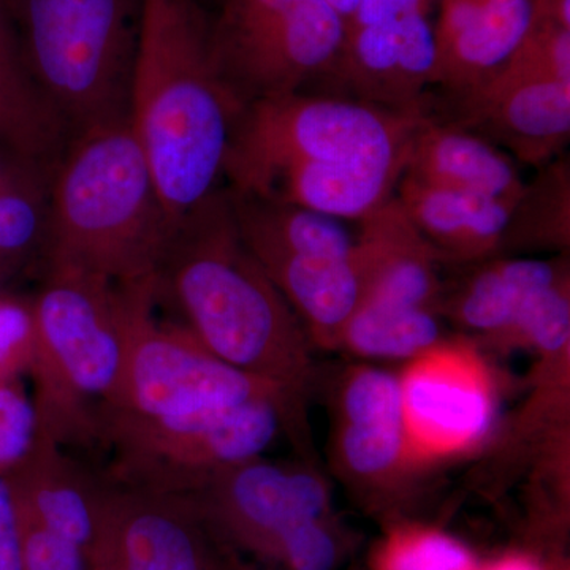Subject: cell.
Segmentation results:
<instances>
[{
	"mask_svg": "<svg viewBox=\"0 0 570 570\" xmlns=\"http://www.w3.org/2000/svg\"><path fill=\"white\" fill-rule=\"evenodd\" d=\"M14 508L88 553L111 480L40 434L28 456L7 475Z\"/></svg>",
	"mask_w": 570,
	"mask_h": 570,
	"instance_id": "cell-15",
	"label": "cell"
},
{
	"mask_svg": "<svg viewBox=\"0 0 570 570\" xmlns=\"http://www.w3.org/2000/svg\"><path fill=\"white\" fill-rule=\"evenodd\" d=\"M219 542L261 557L285 531L328 517L330 491L311 469L264 459L219 472L189 497Z\"/></svg>",
	"mask_w": 570,
	"mask_h": 570,
	"instance_id": "cell-12",
	"label": "cell"
},
{
	"mask_svg": "<svg viewBox=\"0 0 570 570\" xmlns=\"http://www.w3.org/2000/svg\"><path fill=\"white\" fill-rule=\"evenodd\" d=\"M0 284H2V281H0ZM0 295H3L2 292H0Z\"/></svg>",
	"mask_w": 570,
	"mask_h": 570,
	"instance_id": "cell-38",
	"label": "cell"
},
{
	"mask_svg": "<svg viewBox=\"0 0 570 570\" xmlns=\"http://www.w3.org/2000/svg\"><path fill=\"white\" fill-rule=\"evenodd\" d=\"M337 453L348 474L384 482L409 466L400 379L387 371L356 367L340 396Z\"/></svg>",
	"mask_w": 570,
	"mask_h": 570,
	"instance_id": "cell-17",
	"label": "cell"
},
{
	"mask_svg": "<svg viewBox=\"0 0 570 570\" xmlns=\"http://www.w3.org/2000/svg\"><path fill=\"white\" fill-rule=\"evenodd\" d=\"M426 107L392 110L296 92L236 111L224 160L228 189L365 219L393 197Z\"/></svg>",
	"mask_w": 570,
	"mask_h": 570,
	"instance_id": "cell-1",
	"label": "cell"
},
{
	"mask_svg": "<svg viewBox=\"0 0 570 570\" xmlns=\"http://www.w3.org/2000/svg\"><path fill=\"white\" fill-rule=\"evenodd\" d=\"M29 305L28 376L40 434L66 449L97 448L126 354L118 287L82 273L45 272Z\"/></svg>",
	"mask_w": 570,
	"mask_h": 570,
	"instance_id": "cell-5",
	"label": "cell"
},
{
	"mask_svg": "<svg viewBox=\"0 0 570 570\" xmlns=\"http://www.w3.org/2000/svg\"><path fill=\"white\" fill-rule=\"evenodd\" d=\"M235 115L200 0H141L130 126L175 224L219 190Z\"/></svg>",
	"mask_w": 570,
	"mask_h": 570,
	"instance_id": "cell-3",
	"label": "cell"
},
{
	"mask_svg": "<svg viewBox=\"0 0 570 570\" xmlns=\"http://www.w3.org/2000/svg\"><path fill=\"white\" fill-rule=\"evenodd\" d=\"M216 570H243V566L234 564L230 560H225L223 564H220V568Z\"/></svg>",
	"mask_w": 570,
	"mask_h": 570,
	"instance_id": "cell-37",
	"label": "cell"
},
{
	"mask_svg": "<svg viewBox=\"0 0 570 570\" xmlns=\"http://www.w3.org/2000/svg\"><path fill=\"white\" fill-rule=\"evenodd\" d=\"M404 175L513 205L527 186L508 151L459 124L441 122L433 116L415 134Z\"/></svg>",
	"mask_w": 570,
	"mask_h": 570,
	"instance_id": "cell-18",
	"label": "cell"
},
{
	"mask_svg": "<svg viewBox=\"0 0 570 570\" xmlns=\"http://www.w3.org/2000/svg\"><path fill=\"white\" fill-rule=\"evenodd\" d=\"M570 165L568 157H557L540 167L534 181L510 213L501 247L508 243H540L564 246L570 232Z\"/></svg>",
	"mask_w": 570,
	"mask_h": 570,
	"instance_id": "cell-24",
	"label": "cell"
},
{
	"mask_svg": "<svg viewBox=\"0 0 570 570\" xmlns=\"http://www.w3.org/2000/svg\"><path fill=\"white\" fill-rule=\"evenodd\" d=\"M397 204L439 257L482 261L501 250L513 204L401 176Z\"/></svg>",
	"mask_w": 570,
	"mask_h": 570,
	"instance_id": "cell-19",
	"label": "cell"
},
{
	"mask_svg": "<svg viewBox=\"0 0 570 570\" xmlns=\"http://www.w3.org/2000/svg\"><path fill=\"white\" fill-rule=\"evenodd\" d=\"M285 570H335L341 542L328 520H311L285 531L268 553Z\"/></svg>",
	"mask_w": 570,
	"mask_h": 570,
	"instance_id": "cell-29",
	"label": "cell"
},
{
	"mask_svg": "<svg viewBox=\"0 0 570 570\" xmlns=\"http://www.w3.org/2000/svg\"><path fill=\"white\" fill-rule=\"evenodd\" d=\"M69 132L26 71L0 70V146L51 179Z\"/></svg>",
	"mask_w": 570,
	"mask_h": 570,
	"instance_id": "cell-22",
	"label": "cell"
},
{
	"mask_svg": "<svg viewBox=\"0 0 570 570\" xmlns=\"http://www.w3.org/2000/svg\"><path fill=\"white\" fill-rule=\"evenodd\" d=\"M346 36V22L324 0L238 28L209 26V50L225 94L236 111L247 104L302 92L316 75L328 73Z\"/></svg>",
	"mask_w": 570,
	"mask_h": 570,
	"instance_id": "cell-9",
	"label": "cell"
},
{
	"mask_svg": "<svg viewBox=\"0 0 570 570\" xmlns=\"http://www.w3.org/2000/svg\"><path fill=\"white\" fill-rule=\"evenodd\" d=\"M32 344L33 325L29 299L0 295V382L28 374Z\"/></svg>",
	"mask_w": 570,
	"mask_h": 570,
	"instance_id": "cell-31",
	"label": "cell"
},
{
	"mask_svg": "<svg viewBox=\"0 0 570 570\" xmlns=\"http://www.w3.org/2000/svg\"><path fill=\"white\" fill-rule=\"evenodd\" d=\"M564 266L539 258H504L478 269L453 298V316L469 330L501 340L532 296L564 275Z\"/></svg>",
	"mask_w": 570,
	"mask_h": 570,
	"instance_id": "cell-21",
	"label": "cell"
},
{
	"mask_svg": "<svg viewBox=\"0 0 570 570\" xmlns=\"http://www.w3.org/2000/svg\"><path fill=\"white\" fill-rule=\"evenodd\" d=\"M45 179H28L0 189V281L43 262L48 235Z\"/></svg>",
	"mask_w": 570,
	"mask_h": 570,
	"instance_id": "cell-25",
	"label": "cell"
},
{
	"mask_svg": "<svg viewBox=\"0 0 570 570\" xmlns=\"http://www.w3.org/2000/svg\"><path fill=\"white\" fill-rule=\"evenodd\" d=\"M225 560L193 499L111 480L86 570H216Z\"/></svg>",
	"mask_w": 570,
	"mask_h": 570,
	"instance_id": "cell-11",
	"label": "cell"
},
{
	"mask_svg": "<svg viewBox=\"0 0 570 570\" xmlns=\"http://www.w3.org/2000/svg\"><path fill=\"white\" fill-rule=\"evenodd\" d=\"M433 0H360L354 18L347 22L346 29L355 26L371 24L414 11H430Z\"/></svg>",
	"mask_w": 570,
	"mask_h": 570,
	"instance_id": "cell-33",
	"label": "cell"
},
{
	"mask_svg": "<svg viewBox=\"0 0 570 570\" xmlns=\"http://www.w3.org/2000/svg\"><path fill=\"white\" fill-rule=\"evenodd\" d=\"M22 62L75 138L130 121L141 0H0Z\"/></svg>",
	"mask_w": 570,
	"mask_h": 570,
	"instance_id": "cell-6",
	"label": "cell"
},
{
	"mask_svg": "<svg viewBox=\"0 0 570 570\" xmlns=\"http://www.w3.org/2000/svg\"><path fill=\"white\" fill-rule=\"evenodd\" d=\"M255 258L305 325L307 337L325 346H337L344 326L362 302V279L355 257L335 261L264 254Z\"/></svg>",
	"mask_w": 570,
	"mask_h": 570,
	"instance_id": "cell-20",
	"label": "cell"
},
{
	"mask_svg": "<svg viewBox=\"0 0 570 570\" xmlns=\"http://www.w3.org/2000/svg\"><path fill=\"white\" fill-rule=\"evenodd\" d=\"M116 287L126 354L118 396L105 419H186L220 414L257 400L285 401L298 409L299 397L287 389L228 365L175 322L159 321L154 277Z\"/></svg>",
	"mask_w": 570,
	"mask_h": 570,
	"instance_id": "cell-7",
	"label": "cell"
},
{
	"mask_svg": "<svg viewBox=\"0 0 570 570\" xmlns=\"http://www.w3.org/2000/svg\"><path fill=\"white\" fill-rule=\"evenodd\" d=\"M296 412L285 401L257 400L186 419L110 414L99 441L110 453L105 472L122 485L190 497L225 469L261 459Z\"/></svg>",
	"mask_w": 570,
	"mask_h": 570,
	"instance_id": "cell-8",
	"label": "cell"
},
{
	"mask_svg": "<svg viewBox=\"0 0 570 570\" xmlns=\"http://www.w3.org/2000/svg\"><path fill=\"white\" fill-rule=\"evenodd\" d=\"M441 333L438 309L362 303L337 346L367 358L412 360L441 343Z\"/></svg>",
	"mask_w": 570,
	"mask_h": 570,
	"instance_id": "cell-23",
	"label": "cell"
},
{
	"mask_svg": "<svg viewBox=\"0 0 570 570\" xmlns=\"http://www.w3.org/2000/svg\"><path fill=\"white\" fill-rule=\"evenodd\" d=\"M455 124L479 134L521 164L543 167L570 137V82L502 66L489 80L456 96Z\"/></svg>",
	"mask_w": 570,
	"mask_h": 570,
	"instance_id": "cell-13",
	"label": "cell"
},
{
	"mask_svg": "<svg viewBox=\"0 0 570 570\" xmlns=\"http://www.w3.org/2000/svg\"><path fill=\"white\" fill-rule=\"evenodd\" d=\"M474 553L461 540L431 528H401L379 551L376 570H479Z\"/></svg>",
	"mask_w": 570,
	"mask_h": 570,
	"instance_id": "cell-26",
	"label": "cell"
},
{
	"mask_svg": "<svg viewBox=\"0 0 570 570\" xmlns=\"http://www.w3.org/2000/svg\"><path fill=\"white\" fill-rule=\"evenodd\" d=\"M40 436L32 396L21 379L0 382V475L7 478Z\"/></svg>",
	"mask_w": 570,
	"mask_h": 570,
	"instance_id": "cell-28",
	"label": "cell"
},
{
	"mask_svg": "<svg viewBox=\"0 0 570 570\" xmlns=\"http://www.w3.org/2000/svg\"><path fill=\"white\" fill-rule=\"evenodd\" d=\"M157 305L170 306L206 351L302 397L311 381L302 322L250 254L219 189L176 224L154 276Z\"/></svg>",
	"mask_w": 570,
	"mask_h": 570,
	"instance_id": "cell-2",
	"label": "cell"
},
{
	"mask_svg": "<svg viewBox=\"0 0 570 570\" xmlns=\"http://www.w3.org/2000/svg\"><path fill=\"white\" fill-rule=\"evenodd\" d=\"M17 519L22 570H86L88 568V553L78 543L41 527L18 509Z\"/></svg>",
	"mask_w": 570,
	"mask_h": 570,
	"instance_id": "cell-30",
	"label": "cell"
},
{
	"mask_svg": "<svg viewBox=\"0 0 570 570\" xmlns=\"http://www.w3.org/2000/svg\"><path fill=\"white\" fill-rule=\"evenodd\" d=\"M479 570H546L538 560L528 554L513 553L490 562L489 566H480Z\"/></svg>",
	"mask_w": 570,
	"mask_h": 570,
	"instance_id": "cell-35",
	"label": "cell"
},
{
	"mask_svg": "<svg viewBox=\"0 0 570 570\" xmlns=\"http://www.w3.org/2000/svg\"><path fill=\"white\" fill-rule=\"evenodd\" d=\"M243 570H249V569L243 568Z\"/></svg>",
	"mask_w": 570,
	"mask_h": 570,
	"instance_id": "cell-39",
	"label": "cell"
},
{
	"mask_svg": "<svg viewBox=\"0 0 570 570\" xmlns=\"http://www.w3.org/2000/svg\"><path fill=\"white\" fill-rule=\"evenodd\" d=\"M409 463L460 455L489 434L497 393L474 347L441 341L400 377Z\"/></svg>",
	"mask_w": 570,
	"mask_h": 570,
	"instance_id": "cell-10",
	"label": "cell"
},
{
	"mask_svg": "<svg viewBox=\"0 0 570 570\" xmlns=\"http://www.w3.org/2000/svg\"><path fill=\"white\" fill-rule=\"evenodd\" d=\"M175 227L130 121L91 130L51 176L41 268L119 285L151 279Z\"/></svg>",
	"mask_w": 570,
	"mask_h": 570,
	"instance_id": "cell-4",
	"label": "cell"
},
{
	"mask_svg": "<svg viewBox=\"0 0 570 570\" xmlns=\"http://www.w3.org/2000/svg\"><path fill=\"white\" fill-rule=\"evenodd\" d=\"M325 3H328L333 10L343 18V21L347 22L354 18L356 9H358L360 0H324Z\"/></svg>",
	"mask_w": 570,
	"mask_h": 570,
	"instance_id": "cell-36",
	"label": "cell"
},
{
	"mask_svg": "<svg viewBox=\"0 0 570 570\" xmlns=\"http://www.w3.org/2000/svg\"><path fill=\"white\" fill-rule=\"evenodd\" d=\"M570 292L564 273L550 287L538 292L523 307L501 343L527 346L542 354H561L569 346Z\"/></svg>",
	"mask_w": 570,
	"mask_h": 570,
	"instance_id": "cell-27",
	"label": "cell"
},
{
	"mask_svg": "<svg viewBox=\"0 0 570 570\" xmlns=\"http://www.w3.org/2000/svg\"><path fill=\"white\" fill-rule=\"evenodd\" d=\"M0 70L26 71L28 73L24 62H22L20 47H18L13 28H11L2 6H0Z\"/></svg>",
	"mask_w": 570,
	"mask_h": 570,
	"instance_id": "cell-34",
	"label": "cell"
},
{
	"mask_svg": "<svg viewBox=\"0 0 570 570\" xmlns=\"http://www.w3.org/2000/svg\"><path fill=\"white\" fill-rule=\"evenodd\" d=\"M436 28L430 11L346 29L332 70L355 99L412 110L425 107V89L438 85Z\"/></svg>",
	"mask_w": 570,
	"mask_h": 570,
	"instance_id": "cell-14",
	"label": "cell"
},
{
	"mask_svg": "<svg viewBox=\"0 0 570 570\" xmlns=\"http://www.w3.org/2000/svg\"><path fill=\"white\" fill-rule=\"evenodd\" d=\"M0 570H22L17 509L9 482L0 475Z\"/></svg>",
	"mask_w": 570,
	"mask_h": 570,
	"instance_id": "cell-32",
	"label": "cell"
},
{
	"mask_svg": "<svg viewBox=\"0 0 570 570\" xmlns=\"http://www.w3.org/2000/svg\"><path fill=\"white\" fill-rule=\"evenodd\" d=\"M355 238L362 303L438 309L439 254L411 224L395 197L367 214Z\"/></svg>",
	"mask_w": 570,
	"mask_h": 570,
	"instance_id": "cell-16",
	"label": "cell"
}]
</instances>
